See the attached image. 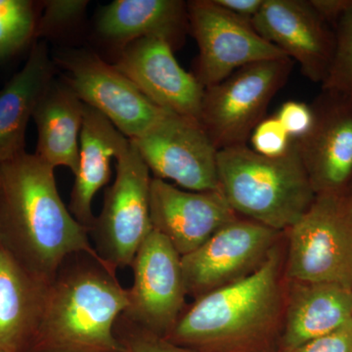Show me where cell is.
<instances>
[{
	"instance_id": "ac0fdd59",
	"label": "cell",
	"mask_w": 352,
	"mask_h": 352,
	"mask_svg": "<svg viewBox=\"0 0 352 352\" xmlns=\"http://www.w3.org/2000/svg\"><path fill=\"white\" fill-rule=\"evenodd\" d=\"M53 75L47 46L36 43L23 69L0 90V164L25 152L28 124Z\"/></svg>"
},
{
	"instance_id": "d6a6232c",
	"label": "cell",
	"mask_w": 352,
	"mask_h": 352,
	"mask_svg": "<svg viewBox=\"0 0 352 352\" xmlns=\"http://www.w3.org/2000/svg\"><path fill=\"white\" fill-rule=\"evenodd\" d=\"M0 352H1V351H0Z\"/></svg>"
},
{
	"instance_id": "44dd1931",
	"label": "cell",
	"mask_w": 352,
	"mask_h": 352,
	"mask_svg": "<svg viewBox=\"0 0 352 352\" xmlns=\"http://www.w3.org/2000/svg\"><path fill=\"white\" fill-rule=\"evenodd\" d=\"M187 4L178 0H115L103 9L97 30L122 46L144 38H159L173 46L185 28Z\"/></svg>"
},
{
	"instance_id": "3957f363",
	"label": "cell",
	"mask_w": 352,
	"mask_h": 352,
	"mask_svg": "<svg viewBox=\"0 0 352 352\" xmlns=\"http://www.w3.org/2000/svg\"><path fill=\"white\" fill-rule=\"evenodd\" d=\"M217 173L234 212L273 230L291 228L316 197L296 139L280 157L261 156L247 144L219 150Z\"/></svg>"
},
{
	"instance_id": "9a60e30c",
	"label": "cell",
	"mask_w": 352,
	"mask_h": 352,
	"mask_svg": "<svg viewBox=\"0 0 352 352\" xmlns=\"http://www.w3.org/2000/svg\"><path fill=\"white\" fill-rule=\"evenodd\" d=\"M314 126L296 139L315 194L344 193L352 182V104L323 92L312 106Z\"/></svg>"
},
{
	"instance_id": "484cf974",
	"label": "cell",
	"mask_w": 352,
	"mask_h": 352,
	"mask_svg": "<svg viewBox=\"0 0 352 352\" xmlns=\"http://www.w3.org/2000/svg\"><path fill=\"white\" fill-rule=\"evenodd\" d=\"M252 150L266 157H283L291 148L293 139L276 117L264 119L250 138Z\"/></svg>"
},
{
	"instance_id": "e0dca14e",
	"label": "cell",
	"mask_w": 352,
	"mask_h": 352,
	"mask_svg": "<svg viewBox=\"0 0 352 352\" xmlns=\"http://www.w3.org/2000/svg\"><path fill=\"white\" fill-rule=\"evenodd\" d=\"M129 139L95 109L85 105L80 138V159L69 197V210L90 231L95 217L92 201L111 177V163L129 144Z\"/></svg>"
},
{
	"instance_id": "d6986e66",
	"label": "cell",
	"mask_w": 352,
	"mask_h": 352,
	"mask_svg": "<svg viewBox=\"0 0 352 352\" xmlns=\"http://www.w3.org/2000/svg\"><path fill=\"white\" fill-rule=\"evenodd\" d=\"M47 286L0 245V351H30Z\"/></svg>"
},
{
	"instance_id": "ffe728a7",
	"label": "cell",
	"mask_w": 352,
	"mask_h": 352,
	"mask_svg": "<svg viewBox=\"0 0 352 352\" xmlns=\"http://www.w3.org/2000/svg\"><path fill=\"white\" fill-rule=\"evenodd\" d=\"M85 109L68 83L52 80L32 115L38 131L34 154L44 163L66 166L76 175Z\"/></svg>"
},
{
	"instance_id": "9c48e42d",
	"label": "cell",
	"mask_w": 352,
	"mask_h": 352,
	"mask_svg": "<svg viewBox=\"0 0 352 352\" xmlns=\"http://www.w3.org/2000/svg\"><path fill=\"white\" fill-rule=\"evenodd\" d=\"M150 171L189 191L219 190L217 154L199 120L166 113L150 131L131 139Z\"/></svg>"
},
{
	"instance_id": "f1b7e54d",
	"label": "cell",
	"mask_w": 352,
	"mask_h": 352,
	"mask_svg": "<svg viewBox=\"0 0 352 352\" xmlns=\"http://www.w3.org/2000/svg\"><path fill=\"white\" fill-rule=\"evenodd\" d=\"M292 352H352V320Z\"/></svg>"
},
{
	"instance_id": "8fae6325",
	"label": "cell",
	"mask_w": 352,
	"mask_h": 352,
	"mask_svg": "<svg viewBox=\"0 0 352 352\" xmlns=\"http://www.w3.org/2000/svg\"><path fill=\"white\" fill-rule=\"evenodd\" d=\"M133 284L122 312L140 327L166 337L179 318L187 295L182 256L170 241L152 229L131 264Z\"/></svg>"
},
{
	"instance_id": "277c9868",
	"label": "cell",
	"mask_w": 352,
	"mask_h": 352,
	"mask_svg": "<svg viewBox=\"0 0 352 352\" xmlns=\"http://www.w3.org/2000/svg\"><path fill=\"white\" fill-rule=\"evenodd\" d=\"M276 252L245 276L197 298L164 337L178 346L210 349L251 338L274 314L278 298Z\"/></svg>"
},
{
	"instance_id": "1f68e13d",
	"label": "cell",
	"mask_w": 352,
	"mask_h": 352,
	"mask_svg": "<svg viewBox=\"0 0 352 352\" xmlns=\"http://www.w3.org/2000/svg\"><path fill=\"white\" fill-rule=\"evenodd\" d=\"M349 191L351 192V193L352 194V182H351V187H349Z\"/></svg>"
},
{
	"instance_id": "52a82bcc",
	"label": "cell",
	"mask_w": 352,
	"mask_h": 352,
	"mask_svg": "<svg viewBox=\"0 0 352 352\" xmlns=\"http://www.w3.org/2000/svg\"><path fill=\"white\" fill-rule=\"evenodd\" d=\"M115 182L106 189L101 214L89 235L95 251L117 268L129 267L151 232L150 170L131 139L117 159Z\"/></svg>"
},
{
	"instance_id": "f546056e",
	"label": "cell",
	"mask_w": 352,
	"mask_h": 352,
	"mask_svg": "<svg viewBox=\"0 0 352 352\" xmlns=\"http://www.w3.org/2000/svg\"><path fill=\"white\" fill-rule=\"evenodd\" d=\"M316 13L336 29L342 18L352 8V0H308Z\"/></svg>"
},
{
	"instance_id": "5b68a950",
	"label": "cell",
	"mask_w": 352,
	"mask_h": 352,
	"mask_svg": "<svg viewBox=\"0 0 352 352\" xmlns=\"http://www.w3.org/2000/svg\"><path fill=\"white\" fill-rule=\"evenodd\" d=\"M289 276L352 288V194H317L289 228Z\"/></svg>"
},
{
	"instance_id": "4316f807",
	"label": "cell",
	"mask_w": 352,
	"mask_h": 352,
	"mask_svg": "<svg viewBox=\"0 0 352 352\" xmlns=\"http://www.w3.org/2000/svg\"><path fill=\"white\" fill-rule=\"evenodd\" d=\"M85 0H50L43 4V15L38 20L36 38L45 36L58 28L78 19L87 8Z\"/></svg>"
},
{
	"instance_id": "7a4b0ae2",
	"label": "cell",
	"mask_w": 352,
	"mask_h": 352,
	"mask_svg": "<svg viewBox=\"0 0 352 352\" xmlns=\"http://www.w3.org/2000/svg\"><path fill=\"white\" fill-rule=\"evenodd\" d=\"M117 270L88 252L65 259L46 289L29 352H124L115 325L129 295Z\"/></svg>"
},
{
	"instance_id": "d4e9b609",
	"label": "cell",
	"mask_w": 352,
	"mask_h": 352,
	"mask_svg": "<svg viewBox=\"0 0 352 352\" xmlns=\"http://www.w3.org/2000/svg\"><path fill=\"white\" fill-rule=\"evenodd\" d=\"M115 333L124 352H194L140 327L122 314L116 322Z\"/></svg>"
},
{
	"instance_id": "83f0119b",
	"label": "cell",
	"mask_w": 352,
	"mask_h": 352,
	"mask_svg": "<svg viewBox=\"0 0 352 352\" xmlns=\"http://www.w3.org/2000/svg\"><path fill=\"white\" fill-rule=\"evenodd\" d=\"M275 117L292 139H300L307 135L314 126L315 119L314 108L298 101L284 103Z\"/></svg>"
},
{
	"instance_id": "8992f818",
	"label": "cell",
	"mask_w": 352,
	"mask_h": 352,
	"mask_svg": "<svg viewBox=\"0 0 352 352\" xmlns=\"http://www.w3.org/2000/svg\"><path fill=\"white\" fill-rule=\"evenodd\" d=\"M293 65L287 57L250 64L205 88L199 122L219 151L247 144Z\"/></svg>"
},
{
	"instance_id": "4fadbf2b",
	"label": "cell",
	"mask_w": 352,
	"mask_h": 352,
	"mask_svg": "<svg viewBox=\"0 0 352 352\" xmlns=\"http://www.w3.org/2000/svg\"><path fill=\"white\" fill-rule=\"evenodd\" d=\"M251 24L261 38L298 62L311 82L325 80L335 54L336 32L308 0H263Z\"/></svg>"
},
{
	"instance_id": "ba28073f",
	"label": "cell",
	"mask_w": 352,
	"mask_h": 352,
	"mask_svg": "<svg viewBox=\"0 0 352 352\" xmlns=\"http://www.w3.org/2000/svg\"><path fill=\"white\" fill-rule=\"evenodd\" d=\"M187 15L199 47L194 76L205 88L248 65L287 57L261 38L251 23L221 8L214 0L189 1Z\"/></svg>"
},
{
	"instance_id": "cb8c5ba5",
	"label": "cell",
	"mask_w": 352,
	"mask_h": 352,
	"mask_svg": "<svg viewBox=\"0 0 352 352\" xmlns=\"http://www.w3.org/2000/svg\"><path fill=\"white\" fill-rule=\"evenodd\" d=\"M336 48L322 90L352 104V8L335 29Z\"/></svg>"
},
{
	"instance_id": "7c38bea8",
	"label": "cell",
	"mask_w": 352,
	"mask_h": 352,
	"mask_svg": "<svg viewBox=\"0 0 352 352\" xmlns=\"http://www.w3.org/2000/svg\"><path fill=\"white\" fill-rule=\"evenodd\" d=\"M278 231L252 220H233L182 256L187 295L197 298L249 274L263 263Z\"/></svg>"
},
{
	"instance_id": "7402d4cb",
	"label": "cell",
	"mask_w": 352,
	"mask_h": 352,
	"mask_svg": "<svg viewBox=\"0 0 352 352\" xmlns=\"http://www.w3.org/2000/svg\"><path fill=\"white\" fill-rule=\"evenodd\" d=\"M352 320V288L339 284L302 283L287 316L284 346L292 352Z\"/></svg>"
},
{
	"instance_id": "6da1fadb",
	"label": "cell",
	"mask_w": 352,
	"mask_h": 352,
	"mask_svg": "<svg viewBox=\"0 0 352 352\" xmlns=\"http://www.w3.org/2000/svg\"><path fill=\"white\" fill-rule=\"evenodd\" d=\"M54 170L27 152L0 164V245L45 284L71 254H98L60 198Z\"/></svg>"
},
{
	"instance_id": "30bf717a",
	"label": "cell",
	"mask_w": 352,
	"mask_h": 352,
	"mask_svg": "<svg viewBox=\"0 0 352 352\" xmlns=\"http://www.w3.org/2000/svg\"><path fill=\"white\" fill-rule=\"evenodd\" d=\"M67 83L89 107L98 111L129 139L140 138L166 115L124 74L88 51H69L57 59Z\"/></svg>"
},
{
	"instance_id": "2e32d148",
	"label": "cell",
	"mask_w": 352,
	"mask_h": 352,
	"mask_svg": "<svg viewBox=\"0 0 352 352\" xmlns=\"http://www.w3.org/2000/svg\"><path fill=\"white\" fill-rule=\"evenodd\" d=\"M150 217L153 228L170 241L182 258L237 219L220 190L182 191L156 177L150 186Z\"/></svg>"
},
{
	"instance_id": "603a6c76",
	"label": "cell",
	"mask_w": 352,
	"mask_h": 352,
	"mask_svg": "<svg viewBox=\"0 0 352 352\" xmlns=\"http://www.w3.org/2000/svg\"><path fill=\"white\" fill-rule=\"evenodd\" d=\"M36 13L29 0H0V60L24 50L36 38Z\"/></svg>"
},
{
	"instance_id": "5bb4252c",
	"label": "cell",
	"mask_w": 352,
	"mask_h": 352,
	"mask_svg": "<svg viewBox=\"0 0 352 352\" xmlns=\"http://www.w3.org/2000/svg\"><path fill=\"white\" fill-rule=\"evenodd\" d=\"M173 46L159 38H144L122 46L116 68L157 107L199 120L205 87L185 71Z\"/></svg>"
},
{
	"instance_id": "4dcf8cb0",
	"label": "cell",
	"mask_w": 352,
	"mask_h": 352,
	"mask_svg": "<svg viewBox=\"0 0 352 352\" xmlns=\"http://www.w3.org/2000/svg\"><path fill=\"white\" fill-rule=\"evenodd\" d=\"M217 6L241 19L251 23L263 6V0H214Z\"/></svg>"
}]
</instances>
